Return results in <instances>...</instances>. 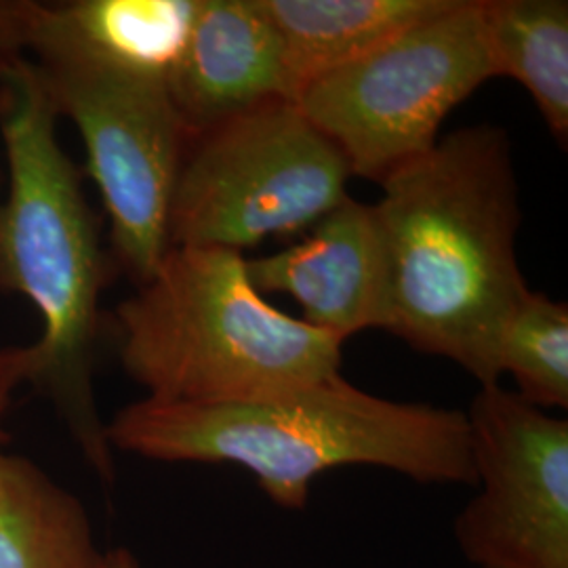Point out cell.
Instances as JSON below:
<instances>
[{
  "label": "cell",
  "instance_id": "obj_1",
  "mask_svg": "<svg viewBox=\"0 0 568 568\" xmlns=\"http://www.w3.org/2000/svg\"><path fill=\"white\" fill-rule=\"evenodd\" d=\"M373 204L389 262V333L497 386V345L528 284L508 131L469 124L392 171Z\"/></svg>",
  "mask_w": 568,
  "mask_h": 568
},
{
  "label": "cell",
  "instance_id": "obj_2",
  "mask_svg": "<svg viewBox=\"0 0 568 568\" xmlns=\"http://www.w3.org/2000/svg\"><path fill=\"white\" fill-rule=\"evenodd\" d=\"M105 436L110 447L154 462L244 467L284 509H304L314 480L335 467L474 485L466 410L389 400L342 373L225 405L143 398L121 408Z\"/></svg>",
  "mask_w": 568,
  "mask_h": 568
},
{
  "label": "cell",
  "instance_id": "obj_3",
  "mask_svg": "<svg viewBox=\"0 0 568 568\" xmlns=\"http://www.w3.org/2000/svg\"><path fill=\"white\" fill-rule=\"evenodd\" d=\"M58 105L39 65L16 61L0 77V135L9 190L0 201V291L41 312L32 384L68 424L87 462L112 483L114 462L93 396L105 260L79 166L58 142Z\"/></svg>",
  "mask_w": 568,
  "mask_h": 568
},
{
  "label": "cell",
  "instance_id": "obj_4",
  "mask_svg": "<svg viewBox=\"0 0 568 568\" xmlns=\"http://www.w3.org/2000/svg\"><path fill=\"white\" fill-rule=\"evenodd\" d=\"M121 361L145 398L225 405L339 373L344 342L272 307L241 251L169 246L116 310Z\"/></svg>",
  "mask_w": 568,
  "mask_h": 568
},
{
  "label": "cell",
  "instance_id": "obj_5",
  "mask_svg": "<svg viewBox=\"0 0 568 568\" xmlns=\"http://www.w3.org/2000/svg\"><path fill=\"white\" fill-rule=\"evenodd\" d=\"M344 152L291 100L257 105L185 145L169 246L243 251L291 236L347 199Z\"/></svg>",
  "mask_w": 568,
  "mask_h": 568
},
{
  "label": "cell",
  "instance_id": "obj_6",
  "mask_svg": "<svg viewBox=\"0 0 568 568\" xmlns=\"http://www.w3.org/2000/svg\"><path fill=\"white\" fill-rule=\"evenodd\" d=\"M497 79L480 0L455 4L307 82L295 103L344 152L352 178L382 182L440 140L448 114Z\"/></svg>",
  "mask_w": 568,
  "mask_h": 568
},
{
  "label": "cell",
  "instance_id": "obj_7",
  "mask_svg": "<svg viewBox=\"0 0 568 568\" xmlns=\"http://www.w3.org/2000/svg\"><path fill=\"white\" fill-rule=\"evenodd\" d=\"M34 63L60 116L81 133L116 260L143 284L169 248V211L190 142L169 82L55 53H39Z\"/></svg>",
  "mask_w": 568,
  "mask_h": 568
},
{
  "label": "cell",
  "instance_id": "obj_8",
  "mask_svg": "<svg viewBox=\"0 0 568 568\" xmlns=\"http://www.w3.org/2000/svg\"><path fill=\"white\" fill-rule=\"evenodd\" d=\"M478 495L455 518L478 568H568V422L501 384L466 410Z\"/></svg>",
  "mask_w": 568,
  "mask_h": 568
},
{
  "label": "cell",
  "instance_id": "obj_9",
  "mask_svg": "<svg viewBox=\"0 0 568 568\" xmlns=\"http://www.w3.org/2000/svg\"><path fill=\"white\" fill-rule=\"evenodd\" d=\"M246 272L262 295H291L305 325L342 342L389 328V262L373 204L347 196L302 243L246 260Z\"/></svg>",
  "mask_w": 568,
  "mask_h": 568
},
{
  "label": "cell",
  "instance_id": "obj_10",
  "mask_svg": "<svg viewBox=\"0 0 568 568\" xmlns=\"http://www.w3.org/2000/svg\"><path fill=\"white\" fill-rule=\"evenodd\" d=\"M169 93L187 138L274 100H291L278 39L257 0H199Z\"/></svg>",
  "mask_w": 568,
  "mask_h": 568
},
{
  "label": "cell",
  "instance_id": "obj_11",
  "mask_svg": "<svg viewBox=\"0 0 568 568\" xmlns=\"http://www.w3.org/2000/svg\"><path fill=\"white\" fill-rule=\"evenodd\" d=\"M199 0H77L37 4L30 51L169 82L182 60Z\"/></svg>",
  "mask_w": 568,
  "mask_h": 568
},
{
  "label": "cell",
  "instance_id": "obj_12",
  "mask_svg": "<svg viewBox=\"0 0 568 568\" xmlns=\"http://www.w3.org/2000/svg\"><path fill=\"white\" fill-rule=\"evenodd\" d=\"M453 4L455 0H257L281 44L293 102L307 82Z\"/></svg>",
  "mask_w": 568,
  "mask_h": 568
},
{
  "label": "cell",
  "instance_id": "obj_13",
  "mask_svg": "<svg viewBox=\"0 0 568 568\" xmlns=\"http://www.w3.org/2000/svg\"><path fill=\"white\" fill-rule=\"evenodd\" d=\"M81 501L0 448V568H103Z\"/></svg>",
  "mask_w": 568,
  "mask_h": 568
},
{
  "label": "cell",
  "instance_id": "obj_14",
  "mask_svg": "<svg viewBox=\"0 0 568 568\" xmlns=\"http://www.w3.org/2000/svg\"><path fill=\"white\" fill-rule=\"evenodd\" d=\"M480 21L495 77L520 82L567 145V0H480Z\"/></svg>",
  "mask_w": 568,
  "mask_h": 568
},
{
  "label": "cell",
  "instance_id": "obj_15",
  "mask_svg": "<svg viewBox=\"0 0 568 568\" xmlns=\"http://www.w3.org/2000/svg\"><path fill=\"white\" fill-rule=\"evenodd\" d=\"M497 368L530 405L567 410L568 305L528 288L501 331Z\"/></svg>",
  "mask_w": 568,
  "mask_h": 568
},
{
  "label": "cell",
  "instance_id": "obj_16",
  "mask_svg": "<svg viewBox=\"0 0 568 568\" xmlns=\"http://www.w3.org/2000/svg\"><path fill=\"white\" fill-rule=\"evenodd\" d=\"M37 4L32 0H0V77L30 51Z\"/></svg>",
  "mask_w": 568,
  "mask_h": 568
},
{
  "label": "cell",
  "instance_id": "obj_17",
  "mask_svg": "<svg viewBox=\"0 0 568 568\" xmlns=\"http://www.w3.org/2000/svg\"><path fill=\"white\" fill-rule=\"evenodd\" d=\"M34 373V345L0 347V448L4 443L2 419L16 389L30 382Z\"/></svg>",
  "mask_w": 568,
  "mask_h": 568
},
{
  "label": "cell",
  "instance_id": "obj_18",
  "mask_svg": "<svg viewBox=\"0 0 568 568\" xmlns=\"http://www.w3.org/2000/svg\"><path fill=\"white\" fill-rule=\"evenodd\" d=\"M103 568H140V562L129 549H112V551H105V567Z\"/></svg>",
  "mask_w": 568,
  "mask_h": 568
}]
</instances>
